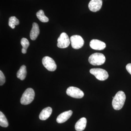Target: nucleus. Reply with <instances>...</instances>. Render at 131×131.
Returning <instances> with one entry per match:
<instances>
[{
  "instance_id": "obj_3",
  "label": "nucleus",
  "mask_w": 131,
  "mask_h": 131,
  "mask_svg": "<svg viewBox=\"0 0 131 131\" xmlns=\"http://www.w3.org/2000/svg\"><path fill=\"white\" fill-rule=\"evenodd\" d=\"M105 57L103 54L100 53L92 54L89 58L90 63L94 66L102 65L105 63Z\"/></svg>"
},
{
  "instance_id": "obj_10",
  "label": "nucleus",
  "mask_w": 131,
  "mask_h": 131,
  "mask_svg": "<svg viewBox=\"0 0 131 131\" xmlns=\"http://www.w3.org/2000/svg\"><path fill=\"white\" fill-rule=\"evenodd\" d=\"M90 46L91 49L98 50H103L106 47V44L104 42L97 39L91 40L90 43Z\"/></svg>"
},
{
  "instance_id": "obj_4",
  "label": "nucleus",
  "mask_w": 131,
  "mask_h": 131,
  "mask_svg": "<svg viewBox=\"0 0 131 131\" xmlns=\"http://www.w3.org/2000/svg\"><path fill=\"white\" fill-rule=\"evenodd\" d=\"M90 72L93 75L96 79L100 81H105L108 78V74L107 71L105 70L100 68H94L91 69Z\"/></svg>"
},
{
  "instance_id": "obj_5",
  "label": "nucleus",
  "mask_w": 131,
  "mask_h": 131,
  "mask_svg": "<svg viewBox=\"0 0 131 131\" xmlns=\"http://www.w3.org/2000/svg\"><path fill=\"white\" fill-rule=\"evenodd\" d=\"M66 94L69 96L73 98L80 99L83 98L84 94L83 91L76 87H69L66 90Z\"/></svg>"
},
{
  "instance_id": "obj_6",
  "label": "nucleus",
  "mask_w": 131,
  "mask_h": 131,
  "mask_svg": "<svg viewBox=\"0 0 131 131\" xmlns=\"http://www.w3.org/2000/svg\"><path fill=\"white\" fill-rule=\"evenodd\" d=\"M57 46L59 48L64 49L67 48L70 45V40L69 36L65 32H63L58 39Z\"/></svg>"
},
{
  "instance_id": "obj_1",
  "label": "nucleus",
  "mask_w": 131,
  "mask_h": 131,
  "mask_svg": "<svg viewBox=\"0 0 131 131\" xmlns=\"http://www.w3.org/2000/svg\"><path fill=\"white\" fill-rule=\"evenodd\" d=\"M126 95L122 91H119L115 94L112 101V106L114 109L118 110L123 107L126 100Z\"/></svg>"
},
{
  "instance_id": "obj_16",
  "label": "nucleus",
  "mask_w": 131,
  "mask_h": 131,
  "mask_svg": "<svg viewBox=\"0 0 131 131\" xmlns=\"http://www.w3.org/2000/svg\"><path fill=\"white\" fill-rule=\"evenodd\" d=\"M37 17L43 23H46L49 21V19L45 16V15L44 12L42 10H40L36 14Z\"/></svg>"
},
{
  "instance_id": "obj_21",
  "label": "nucleus",
  "mask_w": 131,
  "mask_h": 131,
  "mask_svg": "<svg viewBox=\"0 0 131 131\" xmlns=\"http://www.w3.org/2000/svg\"><path fill=\"white\" fill-rule=\"evenodd\" d=\"M127 70L131 75V63H129L126 65Z\"/></svg>"
},
{
  "instance_id": "obj_15",
  "label": "nucleus",
  "mask_w": 131,
  "mask_h": 131,
  "mask_svg": "<svg viewBox=\"0 0 131 131\" xmlns=\"http://www.w3.org/2000/svg\"><path fill=\"white\" fill-rule=\"evenodd\" d=\"M27 75V70L25 65H22L17 72L16 76L18 78L21 80H24L26 78Z\"/></svg>"
},
{
  "instance_id": "obj_2",
  "label": "nucleus",
  "mask_w": 131,
  "mask_h": 131,
  "mask_svg": "<svg viewBox=\"0 0 131 131\" xmlns=\"http://www.w3.org/2000/svg\"><path fill=\"white\" fill-rule=\"evenodd\" d=\"M35 92L32 89H27L24 92L21 99L20 103L22 105H28L31 103L34 100Z\"/></svg>"
},
{
  "instance_id": "obj_12",
  "label": "nucleus",
  "mask_w": 131,
  "mask_h": 131,
  "mask_svg": "<svg viewBox=\"0 0 131 131\" xmlns=\"http://www.w3.org/2000/svg\"><path fill=\"white\" fill-rule=\"evenodd\" d=\"M40 33L38 25L36 23L32 24V27L30 33V38L32 40H35Z\"/></svg>"
},
{
  "instance_id": "obj_18",
  "label": "nucleus",
  "mask_w": 131,
  "mask_h": 131,
  "mask_svg": "<svg viewBox=\"0 0 131 131\" xmlns=\"http://www.w3.org/2000/svg\"><path fill=\"white\" fill-rule=\"evenodd\" d=\"M0 126L2 127H7L8 123L6 118L2 112H0Z\"/></svg>"
},
{
  "instance_id": "obj_22",
  "label": "nucleus",
  "mask_w": 131,
  "mask_h": 131,
  "mask_svg": "<svg viewBox=\"0 0 131 131\" xmlns=\"http://www.w3.org/2000/svg\"><path fill=\"white\" fill-rule=\"evenodd\" d=\"M21 52H22V53H23V54H26L27 52V50L24 49V48H22V49H21Z\"/></svg>"
},
{
  "instance_id": "obj_7",
  "label": "nucleus",
  "mask_w": 131,
  "mask_h": 131,
  "mask_svg": "<svg viewBox=\"0 0 131 131\" xmlns=\"http://www.w3.org/2000/svg\"><path fill=\"white\" fill-rule=\"evenodd\" d=\"M70 40L71 46L74 49H80L84 45V40L80 35H73L71 37Z\"/></svg>"
},
{
  "instance_id": "obj_9",
  "label": "nucleus",
  "mask_w": 131,
  "mask_h": 131,
  "mask_svg": "<svg viewBox=\"0 0 131 131\" xmlns=\"http://www.w3.org/2000/svg\"><path fill=\"white\" fill-rule=\"evenodd\" d=\"M102 0H91L89 4V8L90 11L93 12H98L101 8Z\"/></svg>"
},
{
  "instance_id": "obj_19",
  "label": "nucleus",
  "mask_w": 131,
  "mask_h": 131,
  "mask_svg": "<svg viewBox=\"0 0 131 131\" xmlns=\"http://www.w3.org/2000/svg\"><path fill=\"white\" fill-rule=\"evenodd\" d=\"M20 43L23 48L27 50V48L30 45V43L28 39L26 38H23L21 39Z\"/></svg>"
},
{
  "instance_id": "obj_20",
  "label": "nucleus",
  "mask_w": 131,
  "mask_h": 131,
  "mask_svg": "<svg viewBox=\"0 0 131 131\" xmlns=\"http://www.w3.org/2000/svg\"><path fill=\"white\" fill-rule=\"evenodd\" d=\"M6 80L4 74L2 71H0V85L2 86L5 83Z\"/></svg>"
},
{
  "instance_id": "obj_13",
  "label": "nucleus",
  "mask_w": 131,
  "mask_h": 131,
  "mask_svg": "<svg viewBox=\"0 0 131 131\" xmlns=\"http://www.w3.org/2000/svg\"><path fill=\"white\" fill-rule=\"evenodd\" d=\"M87 124V119L84 117L81 118L76 123L75 129L77 131H82L84 130Z\"/></svg>"
},
{
  "instance_id": "obj_11",
  "label": "nucleus",
  "mask_w": 131,
  "mask_h": 131,
  "mask_svg": "<svg viewBox=\"0 0 131 131\" xmlns=\"http://www.w3.org/2000/svg\"><path fill=\"white\" fill-rule=\"evenodd\" d=\"M73 112L71 110L64 112L58 115L57 118V122L59 124L63 123L70 118Z\"/></svg>"
},
{
  "instance_id": "obj_17",
  "label": "nucleus",
  "mask_w": 131,
  "mask_h": 131,
  "mask_svg": "<svg viewBox=\"0 0 131 131\" xmlns=\"http://www.w3.org/2000/svg\"><path fill=\"white\" fill-rule=\"evenodd\" d=\"M19 24V21L15 16H12L9 18L8 25L12 29L15 28V26L18 25Z\"/></svg>"
},
{
  "instance_id": "obj_14",
  "label": "nucleus",
  "mask_w": 131,
  "mask_h": 131,
  "mask_svg": "<svg viewBox=\"0 0 131 131\" xmlns=\"http://www.w3.org/2000/svg\"><path fill=\"white\" fill-rule=\"evenodd\" d=\"M52 109L51 107L45 108L41 111L39 115V119L41 120H46L51 115Z\"/></svg>"
},
{
  "instance_id": "obj_8",
  "label": "nucleus",
  "mask_w": 131,
  "mask_h": 131,
  "mask_svg": "<svg viewBox=\"0 0 131 131\" xmlns=\"http://www.w3.org/2000/svg\"><path fill=\"white\" fill-rule=\"evenodd\" d=\"M42 64L47 70L54 71L56 70V64L51 58L48 56L45 57L42 60Z\"/></svg>"
}]
</instances>
